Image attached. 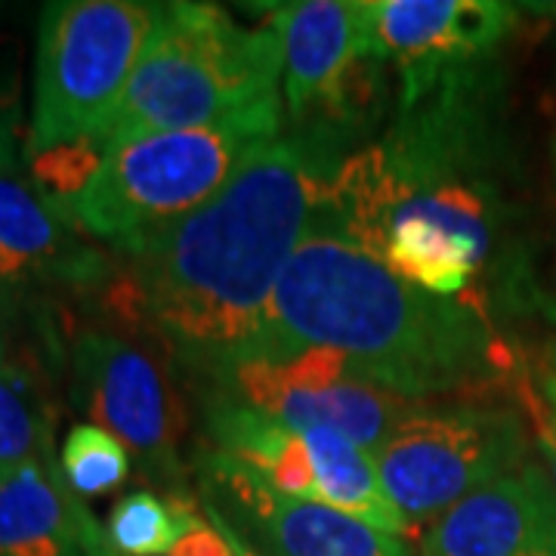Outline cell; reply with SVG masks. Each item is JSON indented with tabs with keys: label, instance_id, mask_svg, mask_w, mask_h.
I'll return each mask as SVG.
<instances>
[{
	"label": "cell",
	"instance_id": "21",
	"mask_svg": "<svg viewBox=\"0 0 556 556\" xmlns=\"http://www.w3.org/2000/svg\"><path fill=\"white\" fill-rule=\"evenodd\" d=\"M25 300H28V288L0 285V334H10V328L20 321L25 313Z\"/></svg>",
	"mask_w": 556,
	"mask_h": 556
},
{
	"label": "cell",
	"instance_id": "24",
	"mask_svg": "<svg viewBox=\"0 0 556 556\" xmlns=\"http://www.w3.org/2000/svg\"><path fill=\"white\" fill-rule=\"evenodd\" d=\"M13 139H16V127L0 121V170H13Z\"/></svg>",
	"mask_w": 556,
	"mask_h": 556
},
{
	"label": "cell",
	"instance_id": "14",
	"mask_svg": "<svg viewBox=\"0 0 556 556\" xmlns=\"http://www.w3.org/2000/svg\"><path fill=\"white\" fill-rule=\"evenodd\" d=\"M201 430L204 448L244 464L281 495L316 501V473L303 433L211 387H201Z\"/></svg>",
	"mask_w": 556,
	"mask_h": 556
},
{
	"label": "cell",
	"instance_id": "17",
	"mask_svg": "<svg viewBox=\"0 0 556 556\" xmlns=\"http://www.w3.org/2000/svg\"><path fill=\"white\" fill-rule=\"evenodd\" d=\"M53 448V417L31 362L0 365V473Z\"/></svg>",
	"mask_w": 556,
	"mask_h": 556
},
{
	"label": "cell",
	"instance_id": "13",
	"mask_svg": "<svg viewBox=\"0 0 556 556\" xmlns=\"http://www.w3.org/2000/svg\"><path fill=\"white\" fill-rule=\"evenodd\" d=\"M90 517L53 448L0 473V556H87Z\"/></svg>",
	"mask_w": 556,
	"mask_h": 556
},
{
	"label": "cell",
	"instance_id": "1",
	"mask_svg": "<svg viewBox=\"0 0 556 556\" xmlns=\"http://www.w3.org/2000/svg\"><path fill=\"white\" fill-rule=\"evenodd\" d=\"M325 174L281 137L211 201L115 254L90 291L124 338H149L204 380L254 350Z\"/></svg>",
	"mask_w": 556,
	"mask_h": 556
},
{
	"label": "cell",
	"instance_id": "10",
	"mask_svg": "<svg viewBox=\"0 0 556 556\" xmlns=\"http://www.w3.org/2000/svg\"><path fill=\"white\" fill-rule=\"evenodd\" d=\"M195 470L207 510L273 556H412L405 538L316 501L281 495L244 464L204 445Z\"/></svg>",
	"mask_w": 556,
	"mask_h": 556
},
{
	"label": "cell",
	"instance_id": "9",
	"mask_svg": "<svg viewBox=\"0 0 556 556\" xmlns=\"http://www.w3.org/2000/svg\"><path fill=\"white\" fill-rule=\"evenodd\" d=\"M72 396L97 424L130 448L146 482L164 485L167 495H186L179 439L186 412L167 365L137 338L105 328L72 334Z\"/></svg>",
	"mask_w": 556,
	"mask_h": 556
},
{
	"label": "cell",
	"instance_id": "7",
	"mask_svg": "<svg viewBox=\"0 0 556 556\" xmlns=\"http://www.w3.org/2000/svg\"><path fill=\"white\" fill-rule=\"evenodd\" d=\"M529 420L482 399L427 402L375 455L380 482L412 526L529 464Z\"/></svg>",
	"mask_w": 556,
	"mask_h": 556
},
{
	"label": "cell",
	"instance_id": "26",
	"mask_svg": "<svg viewBox=\"0 0 556 556\" xmlns=\"http://www.w3.org/2000/svg\"><path fill=\"white\" fill-rule=\"evenodd\" d=\"M10 358V334H0V365Z\"/></svg>",
	"mask_w": 556,
	"mask_h": 556
},
{
	"label": "cell",
	"instance_id": "4",
	"mask_svg": "<svg viewBox=\"0 0 556 556\" xmlns=\"http://www.w3.org/2000/svg\"><path fill=\"white\" fill-rule=\"evenodd\" d=\"M263 10L281 43V137L328 177L368 146L390 65L368 40L362 0H291Z\"/></svg>",
	"mask_w": 556,
	"mask_h": 556
},
{
	"label": "cell",
	"instance_id": "23",
	"mask_svg": "<svg viewBox=\"0 0 556 556\" xmlns=\"http://www.w3.org/2000/svg\"><path fill=\"white\" fill-rule=\"evenodd\" d=\"M207 519H214V522H217L219 532L226 535V541H229V547H232V554H236V556H260L257 551H254V547H251V544H248V541H244V538H241L239 532L232 529V526H226V522H223V519H219L217 514H214V510H207Z\"/></svg>",
	"mask_w": 556,
	"mask_h": 556
},
{
	"label": "cell",
	"instance_id": "25",
	"mask_svg": "<svg viewBox=\"0 0 556 556\" xmlns=\"http://www.w3.org/2000/svg\"><path fill=\"white\" fill-rule=\"evenodd\" d=\"M538 390H541V396L551 402V408L556 412V375H551V371H544L541 375V380H538Z\"/></svg>",
	"mask_w": 556,
	"mask_h": 556
},
{
	"label": "cell",
	"instance_id": "27",
	"mask_svg": "<svg viewBox=\"0 0 556 556\" xmlns=\"http://www.w3.org/2000/svg\"><path fill=\"white\" fill-rule=\"evenodd\" d=\"M547 371H551V375H556V350H554V353H551V362H547Z\"/></svg>",
	"mask_w": 556,
	"mask_h": 556
},
{
	"label": "cell",
	"instance_id": "3",
	"mask_svg": "<svg viewBox=\"0 0 556 556\" xmlns=\"http://www.w3.org/2000/svg\"><path fill=\"white\" fill-rule=\"evenodd\" d=\"M201 127H239L266 139L285 134L281 43L269 22L251 28L217 3H161L109 149Z\"/></svg>",
	"mask_w": 556,
	"mask_h": 556
},
{
	"label": "cell",
	"instance_id": "8",
	"mask_svg": "<svg viewBox=\"0 0 556 556\" xmlns=\"http://www.w3.org/2000/svg\"><path fill=\"white\" fill-rule=\"evenodd\" d=\"M199 383L276 417L298 433L334 430L371 457L399 424L427 405L383 390L334 350L294 343H260Z\"/></svg>",
	"mask_w": 556,
	"mask_h": 556
},
{
	"label": "cell",
	"instance_id": "2",
	"mask_svg": "<svg viewBox=\"0 0 556 556\" xmlns=\"http://www.w3.org/2000/svg\"><path fill=\"white\" fill-rule=\"evenodd\" d=\"M260 343L334 350L415 402L482 399L514 368L485 306L420 291L313 219L278 278Z\"/></svg>",
	"mask_w": 556,
	"mask_h": 556
},
{
	"label": "cell",
	"instance_id": "16",
	"mask_svg": "<svg viewBox=\"0 0 556 556\" xmlns=\"http://www.w3.org/2000/svg\"><path fill=\"white\" fill-rule=\"evenodd\" d=\"M199 517V504L189 495L139 489L115 501L105 519V535L124 556H167Z\"/></svg>",
	"mask_w": 556,
	"mask_h": 556
},
{
	"label": "cell",
	"instance_id": "15",
	"mask_svg": "<svg viewBox=\"0 0 556 556\" xmlns=\"http://www.w3.org/2000/svg\"><path fill=\"white\" fill-rule=\"evenodd\" d=\"M306 452L316 473V504L362 519L380 532L412 538L415 526L399 514L380 482L375 457L334 430H306Z\"/></svg>",
	"mask_w": 556,
	"mask_h": 556
},
{
	"label": "cell",
	"instance_id": "5",
	"mask_svg": "<svg viewBox=\"0 0 556 556\" xmlns=\"http://www.w3.org/2000/svg\"><path fill=\"white\" fill-rule=\"evenodd\" d=\"M161 3L56 0L40 13L35 100L25 149L105 139L118 118Z\"/></svg>",
	"mask_w": 556,
	"mask_h": 556
},
{
	"label": "cell",
	"instance_id": "20",
	"mask_svg": "<svg viewBox=\"0 0 556 556\" xmlns=\"http://www.w3.org/2000/svg\"><path fill=\"white\" fill-rule=\"evenodd\" d=\"M167 556H236L214 519H195Z\"/></svg>",
	"mask_w": 556,
	"mask_h": 556
},
{
	"label": "cell",
	"instance_id": "11",
	"mask_svg": "<svg viewBox=\"0 0 556 556\" xmlns=\"http://www.w3.org/2000/svg\"><path fill=\"white\" fill-rule=\"evenodd\" d=\"M368 40L396 75L437 72L495 56L517 25L497 0H362Z\"/></svg>",
	"mask_w": 556,
	"mask_h": 556
},
{
	"label": "cell",
	"instance_id": "12",
	"mask_svg": "<svg viewBox=\"0 0 556 556\" xmlns=\"http://www.w3.org/2000/svg\"><path fill=\"white\" fill-rule=\"evenodd\" d=\"M420 556H556V492L529 460L427 526Z\"/></svg>",
	"mask_w": 556,
	"mask_h": 556
},
{
	"label": "cell",
	"instance_id": "19",
	"mask_svg": "<svg viewBox=\"0 0 556 556\" xmlns=\"http://www.w3.org/2000/svg\"><path fill=\"white\" fill-rule=\"evenodd\" d=\"M522 408L532 430V442L541 455V467L556 492V412L551 408V402L541 396L538 383H522Z\"/></svg>",
	"mask_w": 556,
	"mask_h": 556
},
{
	"label": "cell",
	"instance_id": "6",
	"mask_svg": "<svg viewBox=\"0 0 556 556\" xmlns=\"http://www.w3.org/2000/svg\"><path fill=\"white\" fill-rule=\"evenodd\" d=\"M281 139V137H278ZM276 139L239 127L167 130L112 146L60 217L115 254L192 214L232 179L244 161Z\"/></svg>",
	"mask_w": 556,
	"mask_h": 556
},
{
	"label": "cell",
	"instance_id": "22",
	"mask_svg": "<svg viewBox=\"0 0 556 556\" xmlns=\"http://www.w3.org/2000/svg\"><path fill=\"white\" fill-rule=\"evenodd\" d=\"M84 551H87V556H124L115 551V544L109 541V535H105V529L100 526V519L90 517V522H87V532H84Z\"/></svg>",
	"mask_w": 556,
	"mask_h": 556
},
{
	"label": "cell",
	"instance_id": "18",
	"mask_svg": "<svg viewBox=\"0 0 556 556\" xmlns=\"http://www.w3.org/2000/svg\"><path fill=\"white\" fill-rule=\"evenodd\" d=\"M60 467L75 495L97 497L127 482L134 455L115 433L97 424H75L62 442Z\"/></svg>",
	"mask_w": 556,
	"mask_h": 556
}]
</instances>
